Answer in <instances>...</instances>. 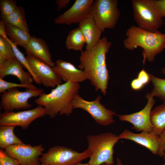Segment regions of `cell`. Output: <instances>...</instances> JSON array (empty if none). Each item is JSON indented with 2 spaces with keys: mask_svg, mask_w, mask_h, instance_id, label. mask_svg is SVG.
I'll return each instance as SVG.
<instances>
[{
  "mask_svg": "<svg viewBox=\"0 0 165 165\" xmlns=\"http://www.w3.org/2000/svg\"><path fill=\"white\" fill-rule=\"evenodd\" d=\"M112 45L106 37L101 38L97 45L90 50L81 51L78 68L85 73L95 90L105 95L109 79L106 64V55Z\"/></svg>",
  "mask_w": 165,
  "mask_h": 165,
  "instance_id": "1",
  "label": "cell"
},
{
  "mask_svg": "<svg viewBox=\"0 0 165 165\" xmlns=\"http://www.w3.org/2000/svg\"><path fill=\"white\" fill-rule=\"evenodd\" d=\"M123 41L125 48L133 51L138 47L142 49L143 64L146 60L151 62L165 49V33L158 31H148L133 25L126 31Z\"/></svg>",
  "mask_w": 165,
  "mask_h": 165,
  "instance_id": "2",
  "label": "cell"
},
{
  "mask_svg": "<svg viewBox=\"0 0 165 165\" xmlns=\"http://www.w3.org/2000/svg\"><path fill=\"white\" fill-rule=\"evenodd\" d=\"M80 87L79 83L65 82L53 88L48 94L44 93L35 101L44 107L46 115L52 118L58 114L68 116L73 111L72 101L78 94Z\"/></svg>",
  "mask_w": 165,
  "mask_h": 165,
  "instance_id": "3",
  "label": "cell"
},
{
  "mask_svg": "<svg viewBox=\"0 0 165 165\" xmlns=\"http://www.w3.org/2000/svg\"><path fill=\"white\" fill-rule=\"evenodd\" d=\"M87 148L90 153L89 165H113L114 147L119 140V136L110 132L87 137Z\"/></svg>",
  "mask_w": 165,
  "mask_h": 165,
  "instance_id": "4",
  "label": "cell"
},
{
  "mask_svg": "<svg viewBox=\"0 0 165 165\" xmlns=\"http://www.w3.org/2000/svg\"><path fill=\"white\" fill-rule=\"evenodd\" d=\"M155 0H132L134 19L138 27L152 32L158 31L163 24L157 10Z\"/></svg>",
  "mask_w": 165,
  "mask_h": 165,
  "instance_id": "5",
  "label": "cell"
},
{
  "mask_svg": "<svg viewBox=\"0 0 165 165\" xmlns=\"http://www.w3.org/2000/svg\"><path fill=\"white\" fill-rule=\"evenodd\" d=\"M117 0L94 1L90 14L102 32L106 29L115 28L120 16Z\"/></svg>",
  "mask_w": 165,
  "mask_h": 165,
  "instance_id": "6",
  "label": "cell"
},
{
  "mask_svg": "<svg viewBox=\"0 0 165 165\" xmlns=\"http://www.w3.org/2000/svg\"><path fill=\"white\" fill-rule=\"evenodd\" d=\"M90 156L87 149L80 153L65 147L55 146L42 154L40 161L48 165H74Z\"/></svg>",
  "mask_w": 165,
  "mask_h": 165,
  "instance_id": "7",
  "label": "cell"
},
{
  "mask_svg": "<svg viewBox=\"0 0 165 165\" xmlns=\"http://www.w3.org/2000/svg\"><path fill=\"white\" fill-rule=\"evenodd\" d=\"M43 90L26 88L24 91L18 90L17 88L9 90L1 95V109L4 111L12 112L14 110L27 109L32 105L29 103V99L39 97L44 93Z\"/></svg>",
  "mask_w": 165,
  "mask_h": 165,
  "instance_id": "8",
  "label": "cell"
},
{
  "mask_svg": "<svg viewBox=\"0 0 165 165\" xmlns=\"http://www.w3.org/2000/svg\"><path fill=\"white\" fill-rule=\"evenodd\" d=\"M101 95L93 101H86L78 94L73 99L72 105L74 109L79 108L88 112L98 124L107 126L115 122L113 116L116 115L114 111L107 109L101 104Z\"/></svg>",
  "mask_w": 165,
  "mask_h": 165,
  "instance_id": "9",
  "label": "cell"
},
{
  "mask_svg": "<svg viewBox=\"0 0 165 165\" xmlns=\"http://www.w3.org/2000/svg\"><path fill=\"white\" fill-rule=\"evenodd\" d=\"M46 115L45 108L39 105L33 109L16 112L4 111L0 114V125L19 126L26 130L33 121Z\"/></svg>",
  "mask_w": 165,
  "mask_h": 165,
  "instance_id": "10",
  "label": "cell"
},
{
  "mask_svg": "<svg viewBox=\"0 0 165 165\" xmlns=\"http://www.w3.org/2000/svg\"><path fill=\"white\" fill-rule=\"evenodd\" d=\"M44 150L41 144L32 146L23 143L9 146L5 151L17 160L20 165H40V156Z\"/></svg>",
  "mask_w": 165,
  "mask_h": 165,
  "instance_id": "11",
  "label": "cell"
},
{
  "mask_svg": "<svg viewBox=\"0 0 165 165\" xmlns=\"http://www.w3.org/2000/svg\"><path fill=\"white\" fill-rule=\"evenodd\" d=\"M148 101L144 108L141 111L130 114L118 115L120 120L131 123L132 128L137 131L152 132L150 121L152 109L156 101L150 93L146 95Z\"/></svg>",
  "mask_w": 165,
  "mask_h": 165,
  "instance_id": "12",
  "label": "cell"
},
{
  "mask_svg": "<svg viewBox=\"0 0 165 165\" xmlns=\"http://www.w3.org/2000/svg\"><path fill=\"white\" fill-rule=\"evenodd\" d=\"M26 57L41 84L53 89L61 84L62 79L53 67L30 55Z\"/></svg>",
  "mask_w": 165,
  "mask_h": 165,
  "instance_id": "13",
  "label": "cell"
},
{
  "mask_svg": "<svg viewBox=\"0 0 165 165\" xmlns=\"http://www.w3.org/2000/svg\"><path fill=\"white\" fill-rule=\"evenodd\" d=\"M93 0H76L72 6L54 20L58 24L79 23L90 14Z\"/></svg>",
  "mask_w": 165,
  "mask_h": 165,
  "instance_id": "14",
  "label": "cell"
},
{
  "mask_svg": "<svg viewBox=\"0 0 165 165\" xmlns=\"http://www.w3.org/2000/svg\"><path fill=\"white\" fill-rule=\"evenodd\" d=\"M141 132L139 133H135L126 129L118 136L119 139L133 141L145 147L153 154L158 155L160 146L159 136L153 132Z\"/></svg>",
  "mask_w": 165,
  "mask_h": 165,
  "instance_id": "15",
  "label": "cell"
},
{
  "mask_svg": "<svg viewBox=\"0 0 165 165\" xmlns=\"http://www.w3.org/2000/svg\"><path fill=\"white\" fill-rule=\"evenodd\" d=\"M23 68L16 57L12 58L0 64V79H3L7 75H13L16 76L21 83L31 84L34 80L32 76Z\"/></svg>",
  "mask_w": 165,
  "mask_h": 165,
  "instance_id": "16",
  "label": "cell"
},
{
  "mask_svg": "<svg viewBox=\"0 0 165 165\" xmlns=\"http://www.w3.org/2000/svg\"><path fill=\"white\" fill-rule=\"evenodd\" d=\"M54 70L65 82L79 83L87 79L84 72L78 69L74 64L62 60H57L54 67Z\"/></svg>",
  "mask_w": 165,
  "mask_h": 165,
  "instance_id": "17",
  "label": "cell"
},
{
  "mask_svg": "<svg viewBox=\"0 0 165 165\" xmlns=\"http://www.w3.org/2000/svg\"><path fill=\"white\" fill-rule=\"evenodd\" d=\"M85 38L86 50H90L99 42L102 32L90 14L79 23V27Z\"/></svg>",
  "mask_w": 165,
  "mask_h": 165,
  "instance_id": "18",
  "label": "cell"
},
{
  "mask_svg": "<svg viewBox=\"0 0 165 165\" xmlns=\"http://www.w3.org/2000/svg\"><path fill=\"white\" fill-rule=\"evenodd\" d=\"M24 49L27 54L45 62L52 67L55 66V63L52 59L49 47L42 39L34 36L31 37Z\"/></svg>",
  "mask_w": 165,
  "mask_h": 165,
  "instance_id": "19",
  "label": "cell"
},
{
  "mask_svg": "<svg viewBox=\"0 0 165 165\" xmlns=\"http://www.w3.org/2000/svg\"><path fill=\"white\" fill-rule=\"evenodd\" d=\"M5 24L6 33L9 39L16 45L21 46L24 48L31 37L30 35L6 22Z\"/></svg>",
  "mask_w": 165,
  "mask_h": 165,
  "instance_id": "20",
  "label": "cell"
},
{
  "mask_svg": "<svg viewBox=\"0 0 165 165\" xmlns=\"http://www.w3.org/2000/svg\"><path fill=\"white\" fill-rule=\"evenodd\" d=\"M152 132L159 136L165 129V102L155 107L150 114Z\"/></svg>",
  "mask_w": 165,
  "mask_h": 165,
  "instance_id": "21",
  "label": "cell"
},
{
  "mask_svg": "<svg viewBox=\"0 0 165 165\" xmlns=\"http://www.w3.org/2000/svg\"><path fill=\"white\" fill-rule=\"evenodd\" d=\"M15 127L11 126H0L1 148L5 149L9 146L23 143L14 133V130Z\"/></svg>",
  "mask_w": 165,
  "mask_h": 165,
  "instance_id": "22",
  "label": "cell"
},
{
  "mask_svg": "<svg viewBox=\"0 0 165 165\" xmlns=\"http://www.w3.org/2000/svg\"><path fill=\"white\" fill-rule=\"evenodd\" d=\"M6 22L16 27L30 35L25 17L24 9L18 6L12 13L2 19Z\"/></svg>",
  "mask_w": 165,
  "mask_h": 165,
  "instance_id": "23",
  "label": "cell"
},
{
  "mask_svg": "<svg viewBox=\"0 0 165 165\" xmlns=\"http://www.w3.org/2000/svg\"><path fill=\"white\" fill-rule=\"evenodd\" d=\"M85 44L84 36L79 27L70 31L66 38L65 45L68 50L81 51Z\"/></svg>",
  "mask_w": 165,
  "mask_h": 165,
  "instance_id": "24",
  "label": "cell"
},
{
  "mask_svg": "<svg viewBox=\"0 0 165 165\" xmlns=\"http://www.w3.org/2000/svg\"><path fill=\"white\" fill-rule=\"evenodd\" d=\"M150 75L153 87L150 93L154 97L156 96L165 102V79L159 78L151 74Z\"/></svg>",
  "mask_w": 165,
  "mask_h": 165,
  "instance_id": "25",
  "label": "cell"
},
{
  "mask_svg": "<svg viewBox=\"0 0 165 165\" xmlns=\"http://www.w3.org/2000/svg\"><path fill=\"white\" fill-rule=\"evenodd\" d=\"M9 42L12 45L16 57L23 65V67L25 68L27 70L28 72L31 74L35 82L38 84H41L34 72L26 57H25L24 54L17 48V45L11 41L10 40Z\"/></svg>",
  "mask_w": 165,
  "mask_h": 165,
  "instance_id": "26",
  "label": "cell"
},
{
  "mask_svg": "<svg viewBox=\"0 0 165 165\" xmlns=\"http://www.w3.org/2000/svg\"><path fill=\"white\" fill-rule=\"evenodd\" d=\"M15 57L9 39L0 36V64Z\"/></svg>",
  "mask_w": 165,
  "mask_h": 165,
  "instance_id": "27",
  "label": "cell"
},
{
  "mask_svg": "<svg viewBox=\"0 0 165 165\" xmlns=\"http://www.w3.org/2000/svg\"><path fill=\"white\" fill-rule=\"evenodd\" d=\"M16 2L13 0H1L0 9L1 19L9 15L17 8Z\"/></svg>",
  "mask_w": 165,
  "mask_h": 165,
  "instance_id": "28",
  "label": "cell"
},
{
  "mask_svg": "<svg viewBox=\"0 0 165 165\" xmlns=\"http://www.w3.org/2000/svg\"><path fill=\"white\" fill-rule=\"evenodd\" d=\"M23 87L26 88L36 89L37 87L32 84H24L17 83L5 81L2 79H0V93H3L11 89Z\"/></svg>",
  "mask_w": 165,
  "mask_h": 165,
  "instance_id": "29",
  "label": "cell"
},
{
  "mask_svg": "<svg viewBox=\"0 0 165 165\" xmlns=\"http://www.w3.org/2000/svg\"><path fill=\"white\" fill-rule=\"evenodd\" d=\"M0 165H20L16 159L7 154L3 149H0Z\"/></svg>",
  "mask_w": 165,
  "mask_h": 165,
  "instance_id": "30",
  "label": "cell"
},
{
  "mask_svg": "<svg viewBox=\"0 0 165 165\" xmlns=\"http://www.w3.org/2000/svg\"><path fill=\"white\" fill-rule=\"evenodd\" d=\"M137 78L145 86L148 84L150 81V74L144 69H142L139 72Z\"/></svg>",
  "mask_w": 165,
  "mask_h": 165,
  "instance_id": "31",
  "label": "cell"
},
{
  "mask_svg": "<svg viewBox=\"0 0 165 165\" xmlns=\"http://www.w3.org/2000/svg\"><path fill=\"white\" fill-rule=\"evenodd\" d=\"M159 136L160 146L158 155L163 157L165 155V129Z\"/></svg>",
  "mask_w": 165,
  "mask_h": 165,
  "instance_id": "32",
  "label": "cell"
},
{
  "mask_svg": "<svg viewBox=\"0 0 165 165\" xmlns=\"http://www.w3.org/2000/svg\"><path fill=\"white\" fill-rule=\"evenodd\" d=\"M156 7L162 17H165V0H155Z\"/></svg>",
  "mask_w": 165,
  "mask_h": 165,
  "instance_id": "33",
  "label": "cell"
},
{
  "mask_svg": "<svg viewBox=\"0 0 165 165\" xmlns=\"http://www.w3.org/2000/svg\"><path fill=\"white\" fill-rule=\"evenodd\" d=\"M131 88L135 91H138L142 89L145 86L137 78L133 79L131 82Z\"/></svg>",
  "mask_w": 165,
  "mask_h": 165,
  "instance_id": "34",
  "label": "cell"
},
{
  "mask_svg": "<svg viewBox=\"0 0 165 165\" xmlns=\"http://www.w3.org/2000/svg\"><path fill=\"white\" fill-rule=\"evenodd\" d=\"M56 4L57 6V10L61 11L62 9L67 7L68 6L71 1L70 0H57Z\"/></svg>",
  "mask_w": 165,
  "mask_h": 165,
  "instance_id": "35",
  "label": "cell"
},
{
  "mask_svg": "<svg viewBox=\"0 0 165 165\" xmlns=\"http://www.w3.org/2000/svg\"><path fill=\"white\" fill-rule=\"evenodd\" d=\"M0 36L7 40L9 39L6 33L5 22L2 19L0 21Z\"/></svg>",
  "mask_w": 165,
  "mask_h": 165,
  "instance_id": "36",
  "label": "cell"
},
{
  "mask_svg": "<svg viewBox=\"0 0 165 165\" xmlns=\"http://www.w3.org/2000/svg\"><path fill=\"white\" fill-rule=\"evenodd\" d=\"M116 165H123L121 160L119 158H117L116 159ZM102 165H106L105 164H103Z\"/></svg>",
  "mask_w": 165,
  "mask_h": 165,
  "instance_id": "37",
  "label": "cell"
},
{
  "mask_svg": "<svg viewBox=\"0 0 165 165\" xmlns=\"http://www.w3.org/2000/svg\"><path fill=\"white\" fill-rule=\"evenodd\" d=\"M74 165H89V164L88 163H81V162H80V163H79L76 164H75Z\"/></svg>",
  "mask_w": 165,
  "mask_h": 165,
  "instance_id": "38",
  "label": "cell"
},
{
  "mask_svg": "<svg viewBox=\"0 0 165 165\" xmlns=\"http://www.w3.org/2000/svg\"><path fill=\"white\" fill-rule=\"evenodd\" d=\"M161 71L162 73L165 76V67L162 69Z\"/></svg>",
  "mask_w": 165,
  "mask_h": 165,
  "instance_id": "39",
  "label": "cell"
},
{
  "mask_svg": "<svg viewBox=\"0 0 165 165\" xmlns=\"http://www.w3.org/2000/svg\"><path fill=\"white\" fill-rule=\"evenodd\" d=\"M163 159L164 161V163H165V155L163 157Z\"/></svg>",
  "mask_w": 165,
  "mask_h": 165,
  "instance_id": "40",
  "label": "cell"
},
{
  "mask_svg": "<svg viewBox=\"0 0 165 165\" xmlns=\"http://www.w3.org/2000/svg\"><path fill=\"white\" fill-rule=\"evenodd\" d=\"M40 165H46V164L43 163H41Z\"/></svg>",
  "mask_w": 165,
  "mask_h": 165,
  "instance_id": "41",
  "label": "cell"
},
{
  "mask_svg": "<svg viewBox=\"0 0 165 165\" xmlns=\"http://www.w3.org/2000/svg\"><path fill=\"white\" fill-rule=\"evenodd\" d=\"M161 165H165V163H164L163 164H162Z\"/></svg>",
  "mask_w": 165,
  "mask_h": 165,
  "instance_id": "42",
  "label": "cell"
}]
</instances>
